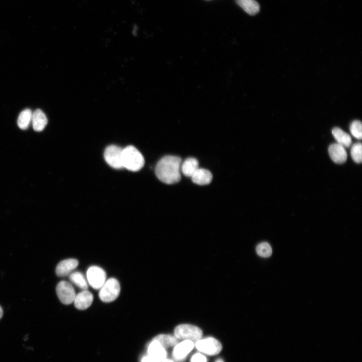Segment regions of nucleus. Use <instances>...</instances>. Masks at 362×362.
Masks as SVG:
<instances>
[{
	"mask_svg": "<svg viewBox=\"0 0 362 362\" xmlns=\"http://www.w3.org/2000/svg\"><path fill=\"white\" fill-rule=\"evenodd\" d=\"M182 160L176 156L166 155L157 162L155 167V174L157 178L166 184H173L178 182L180 178Z\"/></svg>",
	"mask_w": 362,
	"mask_h": 362,
	"instance_id": "f257e3e1",
	"label": "nucleus"
},
{
	"mask_svg": "<svg viewBox=\"0 0 362 362\" xmlns=\"http://www.w3.org/2000/svg\"><path fill=\"white\" fill-rule=\"evenodd\" d=\"M122 163L123 168L132 171H137L143 166L144 159L137 148L130 145L123 149Z\"/></svg>",
	"mask_w": 362,
	"mask_h": 362,
	"instance_id": "f03ea898",
	"label": "nucleus"
},
{
	"mask_svg": "<svg viewBox=\"0 0 362 362\" xmlns=\"http://www.w3.org/2000/svg\"><path fill=\"white\" fill-rule=\"evenodd\" d=\"M99 290L100 299L104 302H111L118 297L120 292V285L117 279L111 278L106 280Z\"/></svg>",
	"mask_w": 362,
	"mask_h": 362,
	"instance_id": "7ed1b4c3",
	"label": "nucleus"
},
{
	"mask_svg": "<svg viewBox=\"0 0 362 362\" xmlns=\"http://www.w3.org/2000/svg\"><path fill=\"white\" fill-rule=\"evenodd\" d=\"M174 334L177 338L197 341L203 335L202 330L199 327L188 324H180L174 330Z\"/></svg>",
	"mask_w": 362,
	"mask_h": 362,
	"instance_id": "20e7f679",
	"label": "nucleus"
},
{
	"mask_svg": "<svg viewBox=\"0 0 362 362\" xmlns=\"http://www.w3.org/2000/svg\"><path fill=\"white\" fill-rule=\"evenodd\" d=\"M196 348L201 352L209 355H215L222 350L221 343L216 339L211 337L200 339L195 343Z\"/></svg>",
	"mask_w": 362,
	"mask_h": 362,
	"instance_id": "39448f33",
	"label": "nucleus"
},
{
	"mask_svg": "<svg viewBox=\"0 0 362 362\" xmlns=\"http://www.w3.org/2000/svg\"><path fill=\"white\" fill-rule=\"evenodd\" d=\"M123 148L112 145L108 146L104 152V158L107 163L115 169L123 168L122 163Z\"/></svg>",
	"mask_w": 362,
	"mask_h": 362,
	"instance_id": "423d86ee",
	"label": "nucleus"
},
{
	"mask_svg": "<svg viewBox=\"0 0 362 362\" xmlns=\"http://www.w3.org/2000/svg\"><path fill=\"white\" fill-rule=\"evenodd\" d=\"M56 292L58 299L62 303L68 305L73 302L76 294L70 283L65 281L59 282L56 286Z\"/></svg>",
	"mask_w": 362,
	"mask_h": 362,
	"instance_id": "0eeeda50",
	"label": "nucleus"
},
{
	"mask_svg": "<svg viewBox=\"0 0 362 362\" xmlns=\"http://www.w3.org/2000/svg\"><path fill=\"white\" fill-rule=\"evenodd\" d=\"M86 278L89 285L96 290H99L106 281L104 270L98 266H90L86 272Z\"/></svg>",
	"mask_w": 362,
	"mask_h": 362,
	"instance_id": "6e6552de",
	"label": "nucleus"
},
{
	"mask_svg": "<svg viewBox=\"0 0 362 362\" xmlns=\"http://www.w3.org/2000/svg\"><path fill=\"white\" fill-rule=\"evenodd\" d=\"M194 342L189 340H184L177 343L172 351V357L176 361L184 359L194 347Z\"/></svg>",
	"mask_w": 362,
	"mask_h": 362,
	"instance_id": "1a4fd4ad",
	"label": "nucleus"
},
{
	"mask_svg": "<svg viewBox=\"0 0 362 362\" xmlns=\"http://www.w3.org/2000/svg\"><path fill=\"white\" fill-rule=\"evenodd\" d=\"M328 153L331 160L337 164H341L345 162L347 157L345 147L337 143L329 145Z\"/></svg>",
	"mask_w": 362,
	"mask_h": 362,
	"instance_id": "9d476101",
	"label": "nucleus"
},
{
	"mask_svg": "<svg viewBox=\"0 0 362 362\" xmlns=\"http://www.w3.org/2000/svg\"><path fill=\"white\" fill-rule=\"evenodd\" d=\"M78 261L76 259L68 258L60 261L57 265L55 273L58 277H65L70 275L77 266Z\"/></svg>",
	"mask_w": 362,
	"mask_h": 362,
	"instance_id": "9b49d317",
	"label": "nucleus"
},
{
	"mask_svg": "<svg viewBox=\"0 0 362 362\" xmlns=\"http://www.w3.org/2000/svg\"><path fill=\"white\" fill-rule=\"evenodd\" d=\"M93 294L87 290H82L76 295L73 301L75 307L79 310H85L88 308L93 301Z\"/></svg>",
	"mask_w": 362,
	"mask_h": 362,
	"instance_id": "f8f14e48",
	"label": "nucleus"
},
{
	"mask_svg": "<svg viewBox=\"0 0 362 362\" xmlns=\"http://www.w3.org/2000/svg\"><path fill=\"white\" fill-rule=\"evenodd\" d=\"M147 352L149 355L160 362L165 359L167 356L165 348L154 339H152L149 343L147 348Z\"/></svg>",
	"mask_w": 362,
	"mask_h": 362,
	"instance_id": "ddd939ff",
	"label": "nucleus"
},
{
	"mask_svg": "<svg viewBox=\"0 0 362 362\" xmlns=\"http://www.w3.org/2000/svg\"><path fill=\"white\" fill-rule=\"evenodd\" d=\"M193 183L199 185L210 184L212 179L211 172L205 168H199L191 177Z\"/></svg>",
	"mask_w": 362,
	"mask_h": 362,
	"instance_id": "4468645a",
	"label": "nucleus"
},
{
	"mask_svg": "<svg viewBox=\"0 0 362 362\" xmlns=\"http://www.w3.org/2000/svg\"><path fill=\"white\" fill-rule=\"evenodd\" d=\"M47 121L45 114L40 109H37L33 113L31 121L35 131H42L46 126Z\"/></svg>",
	"mask_w": 362,
	"mask_h": 362,
	"instance_id": "2eb2a0df",
	"label": "nucleus"
},
{
	"mask_svg": "<svg viewBox=\"0 0 362 362\" xmlns=\"http://www.w3.org/2000/svg\"><path fill=\"white\" fill-rule=\"evenodd\" d=\"M199 168L198 161L195 158L189 157L181 164L180 169L185 176L191 177Z\"/></svg>",
	"mask_w": 362,
	"mask_h": 362,
	"instance_id": "dca6fc26",
	"label": "nucleus"
},
{
	"mask_svg": "<svg viewBox=\"0 0 362 362\" xmlns=\"http://www.w3.org/2000/svg\"><path fill=\"white\" fill-rule=\"evenodd\" d=\"M332 134L337 143L344 147H348L351 145L352 140L350 136L340 128H333Z\"/></svg>",
	"mask_w": 362,
	"mask_h": 362,
	"instance_id": "f3484780",
	"label": "nucleus"
},
{
	"mask_svg": "<svg viewBox=\"0 0 362 362\" xmlns=\"http://www.w3.org/2000/svg\"><path fill=\"white\" fill-rule=\"evenodd\" d=\"M236 1L237 4L249 15H255L259 11V5L255 0Z\"/></svg>",
	"mask_w": 362,
	"mask_h": 362,
	"instance_id": "a211bd4d",
	"label": "nucleus"
},
{
	"mask_svg": "<svg viewBox=\"0 0 362 362\" xmlns=\"http://www.w3.org/2000/svg\"><path fill=\"white\" fill-rule=\"evenodd\" d=\"M32 114L31 110L29 109L20 113L17 121L18 125L20 129L25 130L28 128L32 121Z\"/></svg>",
	"mask_w": 362,
	"mask_h": 362,
	"instance_id": "6ab92c4d",
	"label": "nucleus"
},
{
	"mask_svg": "<svg viewBox=\"0 0 362 362\" xmlns=\"http://www.w3.org/2000/svg\"><path fill=\"white\" fill-rule=\"evenodd\" d=\"M69 280L79 289L82 290H87L88 285L87 281L82 273L79 272L71 273L69 275Z\"/></svg>",
	"mask_w": 362,
	"mask_h": 362,
	"instance_id": "aec40b11",
	"label": "nucleus"
},
{
	"mask_svg": "<svg viewBox=\"0 0 362 362\" xmlns=\"http://www.w3.org/2000/svg\"><path fill=\"white\" fill-rule=\"evenodd\" d=\"M153 339L158 341L164 348L175 346L177 343V338L169 334H159Z\"/></svg>",
	"mask_w": 362,
	"mask_h": 362,
	"instance_id": "412c9836",
	"label": "nucleus"
},
{
	"mask_svg": "<svg viewBox=\"0 0 362 362\" xmlns=\"http://www.w3.org/2000/svg\"><path fill=\"white\" fill-rule=\"evenodd\" d=\"M257 254L263 257H267L271 255L272 249L270 245L266 242L258 244L256 247Z\"/></svg>",
	"mask_w": 362,
	"mask_h": 362,
	"instance_id": "4be33fe9",
	"label": "nucleus"
},
{
	"mask_svg": "<svg viewBox=\"0 0 362 362\" xmlns=\"http://www.w3.org/2000/svg\"><path fill=\"white\" fill-rule=\"evenodd\" d=\"M350 154L352 159L356 163H360L362 161V147L360 143L354 144L350 150Z\"/></svg>",
	"mask_w": 362,
	"mask_h": 362,
	"instance_id": "5701e85b",
	"label": "nucleus"
},
{
	"mask_svg": "<svg viewBox=\"0 0 362 362\" xmlns=\"http://www.w3.org/2000/svg\"><path fill=\"white\" fill-rule=\"evenodd\" d=\"M349 130L351 135L355 138L360 140L362 137V125L359 120L352 121L350 125Z\"/></svg>",
	"mask_w": 362,
	"mask_h": 362,
	"instance_id": "b1692460",
	"label": "nucleus"
},
{
	"mask_svg": "<svg viewBox=\"0 0 362 362\" xmlns=\"http://www.w3.org/2000/svg\"><path fill=\"white\" fill-rule=\"evenodd\" d=\"M191 362H207V358L203 354L197 353L193 355Z\"/></svg>",
	"mask_w": 362,
	"mask_h": 362,
	"instance_id": "393cba45",
	"label": "nucleus"
},
{
	"mask_svg": "<svg viewBox=\"0 0 362 362\" xmlns=\"http://www.w3.org/2000/svg\"><path fill=\"white\" fill-rule=\"evenodd\" d=\"M141 362H160L156 359L150 356V355L144 356L141 359Z\"/></svg>",
	"mask_w": 362,
	"mask_h": 362,
	"instance_id": "a878e982",
	"label": "nucleus"
},
{
	"mask_svg": "<svg viewBox=\"0 0 362 362\" xmlns=\"http://www.w3.org/2000/svg\"><path fill=\"white\" fill-rule=\"evenodd\" d=\"M3 315V310L2 307L0 306V319L2 318Z\"/></svg>",
	"mask_w": 362,
	"mask_h": 362,
	"instance_id": "bb28decb",
	"label": "nucleus"
},
{
	"mask_svg": "<svg viewBox=\"0 0 362 362\" xmlns=\"http://www.w3.org/2000/svg\"><path fill=\"white\" fill-rule=\"evenodd\" d=\"M161 362H173V361L170 359L165 358Z\"/></svg>",
	"mask_w": 362,
	"mask_h": 362,
	"instance_id": "cd10ccee",
	"label": "nucleus"
},
{
	"mask_svg": "<svg viewBox=\"0 0 362 362\" xmlns=\"http://www.w3.org/2000/svg\"><path fill=\"white\" fill-rule=\"evenodd\" d=\"M215 362H224V361L222 359L219 358L217 359Z\"/></svg>",
	"mask_w": 362,
	"mask_h": 362,
	"instance_id": "c85d7f7f",
	"label": "nucleus"
}]
</instances>
